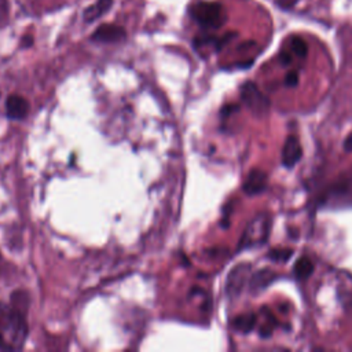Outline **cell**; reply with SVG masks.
Listing matches in <instances>:
<instances>
[{
    "label": "cell",
    "instance_id": "obj_17",
    "mask_svg": "<svg viewBox=\"0 0 352 352\" xmlns=\"http://www.w3.org/2000/svg\"><path fill=\"white\" fill-rule=\"evenodd\" d=\"M272 2H274L275 5H278L279 8L288 9V8H292L294 3H297L298 0H272Z\"/></svg>",
    "mask_w": 352,
    "mask_h": 352
},
{
    "label": "cell",
    "instance_id": "obj_20",
    "mask_svg": "<svg viewBox=\"0 0 352 352\" xmlns=\"http://www.w3.org/2000/svg\"><path fill=\"white\" fill-rule=\"evenodd\" d=\"M0 263H2V255H0Z\"/></svg>",
    "mask_w": 352,
    "mask_h": 352
},
{
    "label": "cell",
    "instance_id": "obj_10",
    "mask_svg": "<svg viewBox=\"0 0 352 352\" xmlns=\"http://www.w3.org/2000/svg\"><path fill=\"white\" fill-rule=\"evenodd\" d=\"M113 5V0H97V2L87 8L83 13V17H84V21L86 23H94L97 20H99L104 14H106L110 8Z\"/></svg>",
    "mask_w": 352,
    "mask_h": 352
},
{
    "label": "cell",
    "instance_id": "obj_15",
    "mask_svg": "<svg viewBox=\"0 0 352 352\" xmlns=\"http://www.w3.org/2000/svg\"><path fill=\"white\" fill-rule=\"evenodd\" d=\"M292 255H293L292 249H275L268 253V259L277 263H285L292 257Z\"/></svg>",
    "mask_w": 352,
    "mask_h": 352
},
{
    "label": "cell",
    "instance_id": "obj_18",
    "mask_svg": "<svg viewBox=\"0 0 352 352\" xmlns=\"http://www.w3.org/2000/svg\"><path fill=\"white\" fill-rule=\"evenodd\" d=\"M344 150L345 152H352V132L345 138V141H344Z\"/></svg>",
    "mask_w": 352,
    "mask_h": 352
},
{
    "label": "cell",
    "instance_id": "obj_19",
    "mask_svg": "<svg viewBox=\"0 0 352 352\" xmlns=\"http://www.w3.org/2000/svg\"><path fill=\"white\" fill-rule=\"evenodd\" d=\"M32 43H34V38L32 36H24V39H23V46L24 47H31L32 46Z\"/></svg>",
    "mask_w": 352,
    "mask_h": 352
},
{
    "label": "cell",
    "instance_id": "obj_7",
    "mask_svg": "<svg viewBox=\"0 0 352 352\" xmlns=\"http://www.w3.org/2000/svg\"><path fill=\"white\" fill-rule=\"evenodd\" d=\"M267 175L264 171L261 169H252L244 185H242V190L245 194L248 196H257V194H261L266 187H267Z\"/></svg>",
    "mask_w": 352,
    "mask_h": 352
},
{
    "label": "cell",
    "instance_id": "obj_4",
    "mask_svg": "<svg viewBox=\"0 0 352 352\" xmlns=\"http://www.w3.org/2000/svg\"><path fill=\"white\" fill-rule=\"evenodd\" d=\"M241 97L244 104L249 108V110H252L255 115H264L268 108H270V102L268 99L261 94V91L257 89V86L252 82H246L242 87H241Z\"/></svg>",
    "mask_w": 352,
    "mask_h": 352
},
{
    "label": "cell",
    "instance_id": "obj_12",
    "mask_svg": "<svg viewBox=\"0 0 352 352\" xmlns=\"http://www.w3.org/2000/svg\"><path fill=\"white\" fill-rule=\"evenodd\" d=\"M293 272L298 279H305L314 272V264L307 256H303L296 261Z\"/></svg>",
    "mask_w": 352,
    "mask_h": 352
},
{
    "label": "cell",
    "instance_id": "obj_1",
    "mask_svg": "<svg viewBox=\"0 0 352 352\" xmlns=\"http://www.w3.org/2000/svg\"><path fill=\"white\" fill-rule=\"evenodd\" d=\"M28 337L25 312L0 301V349L19 351Z\"/></svg>",
    "mask_w": 352,
    "mask_h": 352
},
{
    "label": "cell",
    "instance_id": "obj_11",
    "mask_svg": "<svg viewBox=\"0 0 352 352\" xmlns=\"http://www.w3.org/2000/svg\"><path fill=\"white\" fill-rule=\"evenodd\" d=\"M257 323V318L255 314L249 312V314H244V315H239L237 316L234 320H233V327L235 331H239V333H249L253 330V327L256 326Z\"/></svg>",
    "mask_w": 352,
    "mask_h": 352
},
{
    "label": "cell",
    "instance_id": "obj_8",
    "mask_svg": "<svg viewBox=\"0 0 352 352\" xmlns=\"http://www.w3.org/2000/svg\"><path fill=\"white\" fill-rule=\"evenodd\" d=\"M303 156V148L294 135H290L282 149V165L286 168H293Z\"/></svg>",
    "mask_w": 352,
    "mask_h": 352
},
{
    "label": "cell",
    "instance_id": "obj_14",
    "mask_svg": "<svg viewBox=\"0 0 352 352\" xmlns=\"http://www.w3.org/2000/svg\"><path fill=\"white\" fill-rule=\"evenodd\" d=\"M289 50L292 51L293 56H296V57H298V58H301V60L305 58L307 51H308L305 42H304L301 38H297V36H294V38L290 39V42H289Z\"/></svg>",
    "mask_w": 352,
    "mask_h": 352
},
{
    "label": "cell",
    "instance_id": "obj_2",
    "mask_svg": "<svg viewBox=\"0 0 352 352\" xmlns=\"http://www.w3.org/2000/svg\"><path fill=\"white\" fill-rule=\"evenodd\" d=\"M191 19L204 30H219L226 21V10L216 2H200L190 9Z\"/></svg>",
    "mask_w": 352,
    "mask_h": 352
},
{
    "label": "cell",
    "instance_id": "obj_5",
    "mask_svg": "<svg viewBox=\"0 0 352 352\" xmlns=\"http://www.w3.org/2000/svg\"><path fill=\"white\" fill-rule=\"evenodd\" d=\"M250 264H238L234 267L226 281V292L230 297H237L245 288L248 278L250 275Z\"/></svg>",
    "mask_w": 352,
    "mask_h": 352
},
{
    "label": "cell",
    "instance_id": "obj_6",
    "mask_svg": "<svg viewBox=\"0 0 352 352\" xmlns=\"http://www.w3.org/2000/svg\"><path fill=\"white\" fill-rule=\"evenodd\" d=\"M127 38L124 28L113 24L101 25L91 36V40L97 43H119Z\"/></svg>",
    "mask_w": 352,
    "mask_h": 352
},
{
    "label": "cell",
    "instance_id": "obj_3",
    "mask_svg": "<svg viewBox=\"0 0 352 352\" xmlns=\"http://www.w3.org/2000/svg\"><path fill=\"white\" fill-rule=\"evenodd\" d=\"M271 230V216L268 213H260L256 218H253L248 227L245 228V233L239 242V249H249L263 245Z\"/></svg>",
    "mask_w": 352,
    "mask_h": 352
},
{
    "label": "cell",
    "instance_id": "obj_9",
    "mask_svg": "<svg viewBox=\"0 0 352 352\" xmlns=\"http://www.w3.org/2000/svg\"><path fill=\"white\" fill-rule=\"evenodd\" d=\"M30 104L21 95H10L6 101V113L12 120H23L28 116Z\"/></svg>",
    "mask_w": 352,
    "mask_h": 352
},
{
    "label": "cell",
    "instance_id": "obj_16",
    "mask_svg": "<svg viewBox=\"0 0 352 352\" xmlns=\"http://www.w3.org/2000/svg\"><path fill=\"white\" fill-rule=\"evenodd\" d=\"M285 83L288 87H296L298 84V75L297 72H290L286 75V79H285Z\"/></svg>",
    "mask_w": 352,
    "mask_h": 352
},
{
    "label": "cell",
    "instance_id": "obj_13",
    "mask_svg": "<svg viewBox=\"0 0 352 352\" xmlns=\"http://www.w3.org/2000/svg\"><path fill=\"white\" fill-rule=\"evenodd\" d=\"M274 277H275L274 272H271L270 270H261V271L255 274V277L252 279V288L253 289H263L274 279Z\"/></svg>",
    "mask_w": 352,
    "mask_h": 352
}]
</instances>
